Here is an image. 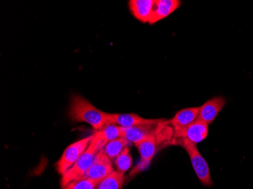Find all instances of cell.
Here are the masks:
<instances>
[{
	"label": "cell",
	"mask_w": 253,
	"mask_h": 189,
	"mask_svg": "<svg viewBox=\"0 0 253 189\" xmlns=\"http://www.w3.org/2000/svg\"><path fill=\"white\" fill-rule=\"evenodd\" d=\"M114 163L116 165V171L125 174L126 171L132 167L133 164V158L130 154V150L128 146H126L120 154L114 160Z\"/></svg>",
	"instance_id": "cell-17"
},
{
	"label": "cell",
	"mask_w": 253,
	"mask_h": 189,
	"mask_svg": "<svg viewBox=\"0 0 253 189\" xmlns=\"http://www.w3.org/2000/svg\"><path fill=\"white\" fill-rule=\"evenodd\" d=\"M106 145L114 139L122 138L123 127L115 124H107L95 133Z\"/></svg>",
	"instance_id": "cell-14"
},
{
	"label": "cell",
	"mask_w": 253,
	"mask_h": 189,
	"mask_svg": "<svg viewBox=\"0 0 253 189\" xmlns=\"http://www.w3.org/2000/svg\"><path fill=\"white\" fill-rule=\"evenodd\" d=\"M155 0H130L129 8L132 15L143 23L149 22L153 15Z\"/></svg>",
	"instance_id": "cell-13"
},
{
	"label": "cell",
	"mask_w": 253,
	"mask_h": 189,
	"mask_svg": "<svg viewBox=\"0 0 253 189\" xmlns=\"http://www.w3.org/2000/svg\"><path fill=\"white\" fill-rule=\"evenodd\" d=\"M209 133V125L197 118L183 131L174 135V140L186 139L195 144H198L206 139Z\"/></svg>",
	"instance_id": "cell-9"
},
{
	"label": "cell",
	"mask_w": 253,
	"mask_h": 189,
	"mask_svg": "<svg viewBox=\"0 0 253 189\" xmlns=\"http://www.w3.org/2000/svg\"><path fill=\"white\" fill-rule=\"evenodd\" d=\"M226 100L221 96L212 98L200 107L198 119L210 125L213 123L224 105Z\"/></svg>",
	"instance_id": "cell-11"
},
{
	"label": "cell",
	"mask_w": 253,
	"mask_h": 189,
	"mask_svg": "<svg viewBox=\"0 0 253 189\" xmlns=\"http://www.w3.org/2000/svg\"><path fill=\"white\" fill-rule=\"evenodd\" d=\"M199 113L200 107L188 108L177 112L174 117L169 121L170 126L174 129V135L183 131V129H185L195 120H197Z\"/></svg>",
	"instance_id": "cell-10"
},
{
	"label": "cell",
	"mask_w": 253,
	"mask_h": 189,
	"mask_svg": "<svg viewBox=\"0 0 253 189\" xmlns=\"http://www.w3.org/2000/svg\"><path fill=\"white\" fill-rule=\"evenodd\" d=\"M99 183L100 182L91 179L83 178L72 182L65 189H97Z\"/></svg>",
	"instance_id": "cell-18"
},
{
	"label": "cell",
	"mask_w": 253,
	"mask_h": 189,
	"mask_svg": "<svg viewBox=\"0 0 253 189\" xmlns=\"http://www.w3.org/2000/svg\"><path fill=\"white\" fill-rule=\"evenodd\" d=\"M179 0H155L153 15L149 20L150 25H154L161 20L167 18L180 7Z\"/></svg>",
	"instance_id": "cell-12"
},
{
	"label": "cell",
	"mask_w": 253,
	"mask_h": 189,
	"mask_svg": "<svg viewBox=\"0 0 253 189\" xmlns=\"http://www.w3.org/2000/svg\"><path fill=\"white\" fill-rule=\"evenodd\" d=\"M177 142L188 153L195 173L197 174L200 183L206 186H212L213 182L211 180L208 163L197 149V144L186 139H180Z\"/></svg>",
	"instance_id": "cell-3"
},
{
	"label": "cell",
	"mask_w": 253,
	"mask_h": 189,
	"mask_svg": "<svg viewBox=\"0 0 253 189\" xmlns=\"http://www.w3.org/2000/svg\"><path fill=\"white\" fill-rule=\"evenodd\" d=\"M69 116L73 121L87 123L96 132L109 124V113L96 109L89 101L78 95L72 97Z\"/></svg>",
	"instance_id": "cell-1"
},
{
	"label": "cell",
	"mask_w": 253,
	"mask_h": 189,
	"mask_svg": "<svg viewBox=\"0 0 253 189\" xmlns=\"http://www.w3.org/2000/svg\"><path fill=\"white\" fill-rule=\"evenodd\" d=\"M91 139L92 136H87L84 139L77 141L65 149L60 158L56 163L57 171L59 174L62 176L73 167V165L78 161V159L89 147Z\"/></svg>",
	"instance_id": "cell-4"
},
{
	"label": "cell",
	"mask_w": 253,
	"mask_h": 189,
	"mask_svg": "<svg viewBox=\"0 0 253 189\" xmlns=\"http://www.w3.org/2000/svg\"><path fill=\"white\" fill-rule=\"evenodd\" d=\"M106 146V143L100 138L98 137L95 133L92 135V139L89 147L78 159V161L73 165V167L62 175L61 180L62 189H65V188L72 182L84 178L85 175L93 164V160L98 152L104 149Z\"/></svg>",
	"instance_id": "cell-2"
},
{
	"label": "cell",
	"mask_w": 253,
	"mask_h": 189,
	"mask_svg": "<svg viewBox=\"0 0 253 189\" xmlns=\"http://www.w3.org/2000/svg\"><path fill=\"white\" fill-rule=\"evenodd\" d=\"M125 181V174L115 171L99 183L97 189H122Z\"/></svg>",
	"instance_id": "cell-15"
},
{
	"label": "cell",
	"mask_w": 253,
	"mask_h": 189,
	"mask_svg": "<svg viewBox=\"0 0 253 189\" xmlns=\"http://www.w3.org/2000/svg\"><path fill=\"white\" fill-rule=\"evenodd\" d=\"M163 119H146L135 113H109V124H115L124 128L153 124Z\"/></svg>",
	"instance_id": "cell-8"
},
{
	"label": "cell",
	"mask_w": 253,
	"mask_h": 189,
	"mask_svg": "<svg viewBox=\"0 0 253 189\" xmlns=\"http://www.w3.org/2000/svg\"><path fill=\"white\" fill-rule=\"evenodd\" d=\"M112 161L102 149L95 157L93 164L85 175L84 178L99 182L104 180L115 171Z\"/></svg>",
	"instance_id": "cell-6"
},
{
	"label": "cell",
	"mask_w": 253,
	"mask_h": 189,
	"mask_svg": "<svg viewBox=\"0 0 253 189\" xmlns=\"http://www.w3.org/2000/svg\"><path fill=\"white\" fill-rule=\"evenodd\" d=\"M163 121L164 120L153 124L129 128L123 127L122 138L126 139L129 143H133L134 145L138 144L148 138L157 135L160 129L161 124Z\"/></svg>",
	"instance_id": "cell-7"
},
{
	"label": "cell",
	"mask_w": 253,
	"mask_h": 189,
	"mask_svg": "<svg viewBox=\"0 0 253 189\" xmlns=\"http://www.w3.org/2000/svg\"><path fill=\"white\" fill-rule=\"evenodd\" d=\"M159 141L160 140H159L157 134L145 139L141 143L135 145L140 152V161L136 165V167H133V170L130 172V176L136 175L138 173L146 170L149 167V165L151 163L156 153Z\"/></svg>",
	"instance_id": "cell-5"
},
{
	"label": "cell",
	"mask_w": 253,
	"mask_h": 189,
	"mask_svg": "<svg viewBox=\"0 0 253 189\" xmlns=\"http://www.w3.org/2000/svg\"><path fill=\"white\" fill-rule=\"evenodd\" d=\"M128 141L124 138L114 139L105 146L103 151L111 160H116V157L120 154L121 152L128 146Z\"/></svg>",
	"instance_id": "cell-16"
}]
</instances>
